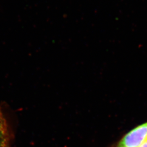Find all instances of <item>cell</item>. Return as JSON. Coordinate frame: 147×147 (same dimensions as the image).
Listing matches in <instances>:
<instances>
[{
  "label": "cell",
  "instance_id": "cell-1",
  "mask_svg": "<svg viewBox=\"0 0 147 147\" xmlns=\"http://www.w3.org/2000/svg\"><path fill=\"white\" fill-rule=\"evenodd\" d=\"M147 141V123L128 132L117 147H140Z\"/></svg>",
  "mask_w": 147,
  "mask_h": 147
},
{
  "label": "cell",
  "instance_id": "cell-2",
  "mask_svg": "<svg viewBox=\"0 0 147 147\" xmlns=\"http://www.w3.org/2000/svg\"><path fill=\"white\" fill-rule=\"evenodd\" d=\"M0 147H9V136L5 121L0 113Z\"/></svg>",
  "mask_w": 147,
  "mask_h": 147
},
{
  "label": "cell",
  "instance_id": "cell-3",
  "mask_svg": "<svg viewBox=\"0 0 147 147\" xmlns=\"http://www.w3.org/2000/svg\"><path fill=\"white\" fill-rule=\"evenodd\" d=\"M140 147H147V141L146 142H144V143H143Z\"/></svg>",
  "mask_w": 147,
  "mask_h": 147
}]
</instances>
